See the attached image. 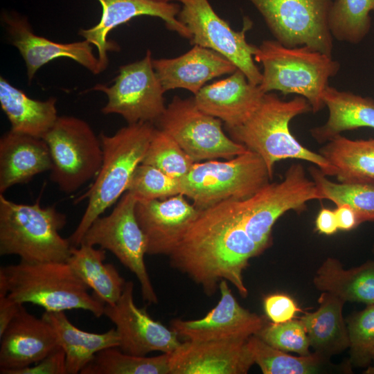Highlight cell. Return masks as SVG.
<instances>
[{"mask_svg":"<svg viewBox=\"0 0 374 374\" xmlns=\"http://www.w3.org/2000/svg\"><path fill=\"white\" fill-rule=\"evenodd\" d=\"M152 123L128 124L113 135L100 134L103 161L94 182L78 201L88 198L85 211L68 238L80 246L86 231L126 190L133 173L146 154L155 130Z\"/></svg>","mask_w":374,"mask_h":374,"instance_id":"3","label":"cell"},{"mask_svg":"<svg viewBox=\"0 0 374 374\" xmlns=\"http://www.w3.org/2000/svg\"><path fill=\"white\" fill-rule=\"evenodd\" d=\"M12 374H66L65 353L60 346L38 362Z\"/></svg>","mask_w":374,"mask_h":374,"instance_id":"39","label":"cell"},{"mask_svg":"<svg viewBox=\"0 0 374 374\" xmlns=\"http://www.w3.org/2000/svg\"><path fill=\"white\" fill-rule=\"evenodd\" d=\"M309 172L324 199L336 205H349L355 211L360 224L374 222V178L335 183L314 165L309 168Z\"/></svg>","mask_w":374,"mask_h":374,"instance_id":"30","label":"cell"},{"mask_svg":"<svg viewBox=\"0 0 374 374\" xmlns=\"http://www.w3.org/2000/svg\"><path fill=\"white\" fill-rule=\"evenodd\" d=\"M43 139L47 143L52 168L51 181L64 193H71L96 177L103 161L98 137L85 121L59 116Z\"/></svg>","mask_w":374,"mask_h":374,"instance_id":"7","label":"cell"},{"mask_svg":"<svg viewBox=\"0 0 374 374\" xmlns=\"http://www.w3.org/2000/svg\"><path fill=\"white\" fill-rule=\"evenodd\" d=\"M265 93L236 69L226 79L203 87L195 95L197 106L225 123L226 128L242 125L259 106Z\"/></svg>","mask_w":374,"mask_h":374,"instance_id":"20","label":"cell"},{"mask_svg":"<svg viewBox=\"0 0 374 374\" xmlns=\"http://www.w3.org/2000/svg\"><path fill=\"white\" fill-rule=\"evenodd\" d=\"M19 204L0 194V255L26 262H67L71 245L60 235L64 214L55 206Z\"/></svg>","mask_w":374,"mask_h":374,"instance_id":"5","label":"cell"},{"mask_svg":"<svg viewBox=\"0 0 374 374\" xmlns=\"http://www.w3.org/2000/svg\"><path fill=\"white\" fill-rule=\"evenodd\" d=\"M156 124L194 162L230 159L247 150L244 145L226 136L222 121L202 111L194 98L174 96Z\"/></svg>","mask_w":374,"mask_h":374,"instance_id":"9","label":"cell"},{"mask_svg":"<svg viewBox=\"0 0 374 374\" xmlns=\"http://www.w3.org/2000/svg\"><path fill=\"white\" fill-rule=\"evenodd\" d=\"M67 262H26L0 268V292L19 304L30 303L47 312L84 310L104 315L105 304L93 294Z\"/></svg>","mask_w":374,"mask_h":374,"instance_id":"2","label":"cell"},{"mask_svg":"<svg viewBox=\"0 0 374 374\" xmlns=\"http://www.w3.org/2000/svg\"><path fill=\"white\" fill-rule=\"evenodd\" d=\"M318 302L317 310L305 313L300 320L314 353L329 360L349 348L348 332L342 314L345 302L328 292H322Z\"/></svg>","mask_w":374,"mask_h":374,"instance_id":"23","label":"cell"},{"mask_svg":"<svg viewBox=\"0 0 374 374\" xmlns=\"http://www.w3.org/2000/svg\"><path fill=\"white\" fill-rule=\"evenodd\" d=\"M266 316L274 323H281L294 319L300 311L295 301L283 294H273L267 296L263 301Z\"/></svg>","mask_w":374,"mask_h":374,"instance_id":"38","label":"cell"},{"mask_svg":"<svg viewBox=\"0 0 374 374\" xmlns=\"http://www.w3.org/2000/svg\"><path fill=\"white\" fill-rule=\"evenodd\" d=\"M364 373L365 374H374V353L373 354V358H372L371 364L364 371Z\"/></svg>","mask_w":374,"mask_h":374,"instance_id":"43","label":"cell"},{"mask_svg":"<svg viewBox=\"0 0 374 374\" xmlns=\"http://www.w3.org/2000/svg\"><path fill=\"white\" fill-rule=\"evenodd\" d=\"M106 250L81 243L72 247L67 262L93 295L105 305L115 304L121 297L126 281L116 268L104 263Z\"/></svg>","mask_w":374,"mask_h":374,"instance_id":"28","label":"cell"},{"mask_svg":"<svg viewBox=\"0 0 374 374\" xmlns=\"http://www.w3.org/2000/svg\"><path fill=\"white\" fill-rule=\"evenodd\" d=\"M190 33L191 43L211 49L231 61L252 84L259 85L262 73L254 62L257 46L249 44L245 34L251 29L249 19L240 31L233 30L220 17L208 0H187L177 16Z\"/></svg>","mask_w":374,"mask_h":374,"instance_id":"12","label":"cell"},{"mask_svg":"<svg viewBox=\"0 0 374 374\" xmlns=\"http://www.w3.org/2000/svg\"><path fill=\"white\" fill-rule=\"evenodd\" d=\"M96 1L102 8L99 22L89 28L80 29L79 34L97 48L98 58L103 71L109 63L107 52L118 48L107 39L109 32L136 17L145 15L160 18L169 29L182 37L191 38L190 31L177 17L180 7L176 3L150 0Z\"/></svg>","mask_w":374,"mask_h":374,"instance_id":"17","label":"cell"},{"mask_svg":"<svg viewBox=\"0 0 374 374\" xmlns=\"http://www.w3.org/2000/svg\"><path fill=\"white\" fill-rule=\"evenodd\" d=\"M178 194L163 199L139 200L137 222L147 240V254L170 256L198 216L199 210Z\"/></svg>","mask_w":374,"mask_h":374,"instance_id":"16","label":"cell"},{"mask_svg":"<svg viewBox=\"0 0 374 374\" xmlns=\"http://www.w3.org/2000/svg\"><path fill=\"white\" fill-rule=\"evenodd\" d=\"M152 64L165 92L182 88L194 95L207 81L237 69L221 54L198 45L177 57L153 59Z\"/></svg>","mask_w":374,"mask_h":374,"instance_id":"21","label":"cell"},{"mask_svg":"<svg viewBox=\"0 0 374 374\" xmlns=\"http://www.w3.org/2000/svg\"><path fill=\"white\" fill-rule=\"evenodd\" d=\"M329 116L322 125L310 130L319 143H327L341 132L359 127L374 129V99L328 86L323 96Z\"/></svg>","mask_w":374,"mask_h":374,"instance_id":"26","label":"cell"},{"mask_svg":"<svg viewBox=\"0 0 374 374\" xmlns=\"http://www.w3.org/2000/svg\"><path fill=\"white\" fill-rule=\"evenodd\" d=\"M0 339L1 374L30 366L60 347L52 326L30 314L24 304Z\"/></svg>","mask_w":374,"mask_h":374,"instance_id":"18","label":"cell"},{"mask_svg":"<svg viewBox=\"0 0 374 374\" xmlns=\"http://www.w3.org/2000/svg\"><path fill=\"white\" fill-rule=\"evenodd\" d=\"M247 340L185 341L170 354V374L247 373L255 364Z\"/></svg>","mask_w":374,"mask_h":374,"instance_id":"19","label":"cell"},{"mask_svg":"<svg viewBox=\"0 0 374 374\" xmlns=\"http://www.w3.org/2000/svg\"><path fill=\"white\" fill-rule=\"evenodd\" d=\"M316 229L325 235H332L338 230L335 211L322 208L315 221Z\"/></svg>","mask_w":374,"mask_h":374,"instance_id":"42","label":"cell"},{"mask_svg":"<svg viewBox=\"0 0 374 374\" xmlns=\"http://www.w3.org/2000/svg\"><path fill=\"white\" fill-rule=\"evenodd\" d=\"M126 191L137 201L163 199L180 194L179 181L152 166L141 163L134 170Z\"/></svg>","mask_w":374,"mask_h":374,"instance_id":"36","label":"cell"},{"mask_svg":"<svg viewBox=\"0 0 374 374\" xmlns=\"http://www.w3.org/2000/svg\"><path fill=\"white\" fill-rule=\"evenodd\" d=\"M152 61V53L148 50L142 60L121 66L112 85L93 86L91 90L104 93L107 98L103 114H119L127 124L157 122L166 107L165 91Z\"/></svg>","mask_w":374,"mask_h":374,"instance_id":"11","label":"cell"},{"mask_svg":"<svg viewBox=\"0 0 374 374\" xmlns=\"http://www.w3.org/2000/svg\"><path fill=\"white\" fill-rule=\"evenodd\" d=\"M315 287L344 302L374 304V260L349 269L340 262L328 258L317 269L313 279Z\"/></svg>","mask_w":374,"mask_h":374,"instance_id":"27","label":"cell"},{"mask_svg":"<svg viewBox=\"0 0 374 374\" xmlns=\"http://www.w3.org/2000/svg\"><path fill=\"white\" fill-rule=\"evenodd\" d=\"M256 335L269 345L300 355L310 354L309 339L301 320L285 323H266Z\"/></svg>","mask_w":374,"mask_h":374,"instance_id":"37","label":"cell"},{"mask_svg":"<svg viewBox=\"0 0 374 374\" xmlns=\"http://www.w3.org/2000/svg\"><path fill=\"white\" fill-rule=\"evenodd\" d=\"M350 341L349 365L367 368L374 353V304L351 316L347 323Z\"/></svg>","mask_w":374,"mask_h":374,"instance_id":"35","label":"cell"},{"mask_svg":"<svg viewBox=\"0 0 374 374\" xmlns=\"http://www.w3.org/2000/svg\"><path fill=\"white\" fill-rule=\"evenodd\" d=\"M170 354L147 357L127 354L118 347L107 348L80 374H170Z\"/></svg>","mask_w":374,"mask_h":374,"instance_id":"32","label":"cell"},{"mask_svg":"<svg viewBox=\"0 0 374 374\" xmlns=\"http://www.w3.org/2000/svg\"><path fill=\"white\" fill-rule=\"evenodd\" d=\"M1 20L10 42L17 48L25 62L29 82L42 66L60 57L71 59L94 75L103 71L92 44L87 40L59 43L37 35L28 19L15 11H4Z\"/></svg>","mask_w":374,"mask_h":374,"instance_id":"15","label":"cell"},{"mask_svg":"<svg viewBox=\"0 0 374 374\" xmlns=\"http://www.w3.org/2000/svg\"><path fill=\"white\" fill-rule=\"evenodd\" d=\"M48 146L43 139L10 131L0 139V194L51 170Z\"/></svg>","mask_w":374,"mask_h":374,"instance_id":"22","label":"cell"},{"mask_svg":"<svg viewBox=\"0 0 374 374\" xmlns=\"http://www.w3.org/2000/svg\"><path fill=\"white\" fill-rule=\"evenodd\" d=\"M263 17L276 40L287 47L308 46L332 56L329 26L332 0H247Z\"/></svg>","mask_w":374,"mask_h":374,"instance_id":"10","label":"cell"},{"mask_svg":"<svg viewBox=\"0 0 374 374\" xmlns=\"http://www.w3.org/2000/svg\"><path fill=\"white\" fill-rule=\"evenodd\" d=\"M133 292V282L127 281L118 301L105 306L104 315L116 326L118 348L125 353L141 356L154 351L172 353L181 343L177 334L154 320L145 308H138Z\"/></svg>","mask_w":374,"mask_h":374,"instance_id":"13","label":"cell"},{"mask_svg":"<svg viewBox=\"0 0 374 374\" xmlns=\"http://www.w3.org/2000/svg\"><path fill=\"white\" fill-rule=\"evenodd\" d=\"M254 60L263 67L259 84L262 92L279 91L304 97L313 113L326 107L323 93L340 68L332 56L305 45L287 47L277 40L263 41L257 46Z\"/></svg>","mask_w":374,"mask_h":374,"instance_id":"4","label":"cell"},{"mask_svg":"<svg viewBox=\"0 0 374 374\" xmlns=\"http://www.w3.org/2000/svg\"><path fill=\"white\" fill-rule=\"evenodd\" d=\"M42 317L52 326L65 353L66 374L80 373L98 352L119 345L115 328L104 333L84 331L73 325L64 311H45Z\"/></svg>","mask_w":374,"mask_h":374,"instance_id":"25","label":"cell"},{"mask_svg":"<svg viewBox=\"0 0 374 374\" xmlns=\"http://www.w3.org/2000/svg\"><path fill=\"white\" fill-rule=\"evenodd\" d=\"M272 179L266 163L247 150L221 161L195 162L179 181L180 193L203 210L223 201L249 198Z\"/></svg>","mask_w":374,"mask_h":374,"instance_id":"6","label":"cell"},{"mask_svg":"<svg viewBox=\"0 0 374 374\" xmlns=\"http://www.w3.org/2000/svg\"><path fill=\"white\" fill-rule=\"evenodd\" d=\"M219 290L220 301L203 318L171 321L170 328L179 338L194 341L247 340L267 323L264 317L240 305L226 280L220 282Z\"/></svg>","mask_w":374,"mask_h":374,"instance_id":"14","label":"cell"},{"mask_svg":"<svg viewBox=\"0 0 374 374\" xmlns=\"http://www.w3.org/2000/svg\"><path fill=\"white\" fill-rule=\"evenodd\" d=\"M311 111L304 97L283 100L274 93H266L247 121L226 130L232 139L263 159L272 178L275 163L287 159L306 161L326 176H335L337 170L327 159L301 145L290 132L292 119Z\"/></svg>","mask_w":374,"mask_h":374,"instance_id":"1","label":"cell"},{"mask_svg":"<svg viewBox=\"0 0 374 374\" xmlns=\"http://www.w3.org/2000/svg\"><path fill=\"white\" fill-rule=\"evenodd\" d=\"M373 255H374V247H373Z\"/></svg>","mask_w":374,"mask_h":374,"instance_id":"45","label":"cell"},{"mask_svg":"<svg viewBox=\"0 0 374 374\" xmlns=\"http://www.w3.org/2000/svg\"><path fill=\"white\" fill-rule=\"evenodd\" d=\"M20 305L8 295L0 296V337L17 314Z\"/></svg>","mask_w":374,"mask_h":374,"instance_id":"41","label":"cell"},{"mask_svg":"<svg viewBox=\"0 0 374 374\" xmlns=\"http://www.w3.org/2000/svg\"><path fill=\"white\" fill-rule=\"evenodd\" d=\"M319 153L336 168L339 182L374 178V138L352 140L339 134Z\"/></svg>","mask_w":374,"mask_h":374,"instance_id":"29","label":"cell"},{"mask_svg":"<svg viewBox=\"0 0 374 374\" xmlns=\"http://www.w3.org/2000/svg\"><path fill=\"white\" fill-rule=\"evenodd\" d=\"M57 99L35 100L0 78V105L11 125V131L43 139L58 118Z\"/></svg>","mask_w":374,"mask_h":374,"instance_id":"24","label":"cell"},{"mask_svg":"<svg viewBox=\"0 0 374 374\" xmlns=\"http://www.w3.org/2000/svg\"><path fill=\"white\" fill-rule=\"evenodd\" d=\"M371 11L374 0H335L329 17L332 37L353 44L361 42L370 31Z\"/></svg>","mask_w":374,"mask_h":374,"instance_id":"33","label":"cell"},{"mask_svg":"<svg viewBox=\"0 0 374 374\" xmlns=\"http://www.w3.org/2000/svg\"><path fill=\"white\" fill-rule=\"evenodd\" d=\"M249 349L264 374H314L325 371L328 361L316 353L293 356L276 348L254 335L247 340Z\"/></svg>","mask_w":374,"mask_h":374,"instance_id":"31","label":"cell"},{"mask_svg":"<svg viewBox=\"0 0 374 374\" xmlns=\"http://www.w3.org/2000/svg\"><path fill=\"white\" fill-rule=\"evenodd\" d=\"M335 213L339 230L350 231L360 224L355 211L346 204L337 205Z\"/></svg>","mask_w":374,"mask_h":374,"instance_id":"40","label":"cell"},{"mask_svg":"<svg viewBox=\"0 0 374 374\" xmlns=\"http://www.w3.org/2000/svg\"><path fill=\"white\" fill-rule=\"evenodd\" d=\"M136 197L126 191L109 215L93 221L81 243L98 245L112 252L137 278L143 299L157 304L158 297L144 261L147 240L136 217Z\"/></svg>","mask_w":374,"mask_h":374,"instance_id":"8","label":"cell"},{"mask_svg":"<svg viewBox=\"0 0 374 374\" xmlns=\"http://www.w3.org/2000/svg\"><path fill=\"white\" fill-rule=\"evenodd\" d=\"M195 163L170 136L156 128L141 163L152 166L167 175L180 179Z\"/></svg>","mask_w":374,"mask_h":374,"instance_id":"34","label":"cell"},{"mask_svg":"<svg viewBox=\"0 0 374 374\" xmlns=\"http://www.w3.org/2000/svg\"><path fill=\"white\" fill-rule=\"evenodd\" d=\"M150 1H157V2H166V3L180 2L181 3H184L187 0H150Z\"/></svg>","mask_w":374,"mask_h":374,"instance_id":"44","label":"cell"}]
</instances>
